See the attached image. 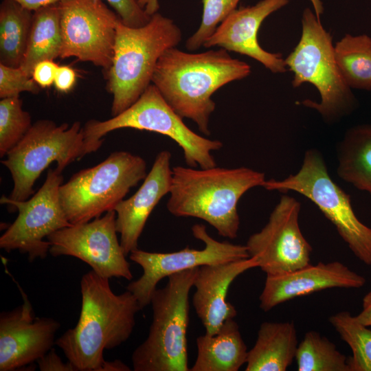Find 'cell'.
<instances>
[{
	"label": "cell",
	"mask_w": 371,
	"mask_h": 371,
	"mask_svg": "<svg viewBox=\"0 0 371 371\" xmlns=\"http://www.w3.org/2000/svg\"><path fill=\"white\" fill-rule=\"evenodd\" d=\"M181 38L179 27L158 12L139 27L126 26L119 19L111 66L104 74L106 90L113 95L112 117L140 97L151 84L159 58Z\"/></svg>",
	"instance_id": "277c9868"
},
{
	"label": "cell",
	"mask_w": 371,
	"mask_h": 371,
	"mask_svg": "<svg viewBox=\"0 0 371 371\" xmlns=\"http://www.w3.org/2000/svg\"><path fill=\"white\" fill-rule=\"evenodd\" d=\"M140 156L126 151L111 153L104 161L74 174L59 188V199L68 221L89 222L114 210L130 190L147 175Z\"/></svg>",
	"instance_id": "ba28073f"
},
{
	"label": "cell",
	"mask_w": 371,
	"mask_h": 371,
	"mask_svg": "<svg viewBox=\"0 0 371 371\" xmlns=\"http://www.w3.org/2000/svg\"><path fill=\"white\" fill-rule=\"evenodd\" d=\"M192 232L196 238L204 243L203 249L186 247L178 251L159 253L137 248L130 253V259L142 268L143 274L130 282L126 289L136 297L142 309L150 304L157 284L166 277L203 265L249 258L246 245L218 241L210 236L204 225H194Z\"/></svg>",
	"instance_id": "4fadbf2b"
},
{
	"label": "cell",
	"mask_w": 371,
	"mask_h": 371,
	"mask_svg": "<svg viewBox=\"0 0 371 371\" xmlns=\"http://www.w3.org/2000/svg\"><path fill=\"white\" fill-rule=\"evenodd\" d=\"M138 3L150 16L157 12L159 9V0H138Z\"/></svg>",
	"instance_id": "74e56055"
},
{
	"label": "cell",
	"mask_w": 371,
	"mask_h": 371,
	"mask_svg": "<svg viewBox=\"0 0 371 371\" xmlns=\"http://www.w3.org/2000/svg\"><path fill=\"white\" fill-rule=\"evenodd\" d=\"M115 10L121 21L131 27H142L150 21L148 15L139 5L138 0H106Z\"/></svg>",
	"instance_id": "1f68e13d"
},
{
	"label": "cell",
	"mask_w": 371,
	"mask_h": 371,
	"mask_svg": "<svg viewBox=\"0 0 371 371\" xmlns=\"http://www.w3.org/2000/svg\"><path fill=\"white\" fill-rule=\"evenodd\" d=\"M89 153L80 122L69 126L67 123L57 125L50 120H38L1 161L13 181L9 198L19 201L28 199L34 193L35 182L52 162L63 172Z\"/></svg>",
	"instance_id": "9c48e42d"
},
{
	"label": "cell",
	"mask_w": 371,
	"mask_h": 371,
	"mask_svg": "<svg viewBox=\"0 0 371 371\" xmlns=\"http://www.w3.org/2000/svg\"><path fill=\"white\" fill-rule=\"evenodd\" d=\"M288 3L289 0H261L254 5L236 9L218 26L203 47H219L227 52L245 55L258 61L272 73H284L287 67L282 54L265 50L258 43V32L267 16Z\"/></svg>",
	"instance_id": "e0dca14e"
},
{
	"label": "cell",
	"mask_w": 371,
	"mask_h": 371,
	"mask_svg": "<svg viewBox=\"0 0 371 371\" xmlns=\"http://www.w3.org/2000/svg\"><path fill=\"white\" fill-rule=\"evenodd\" d=\"M338 176L371 195V124L349 128L338 147Z\"/></svg>",
	"instance_id": "603a6c76"
},
{
	"label": "cell",
	"mask_w": 371,
	"mask_h": 371,
	"mask_svg": "<svg viewBox=\"0 0 371 371\" xmlns=\"http://www.w3.org/2000/svg\"><path fill=\"white\" fill-rule=\"evenodd\" d=\"M58 7L63 37L60 58L90 62L105 74L112 63L117 14L102 0H61Z\"/></svg>",
	"instance_id": "7c38bea8"
},
{
	"label": "cell",
	"mask_w": 371,
	"mask_h": 371,
	"mask_svg": "<svg viewBox=\"0 0 371 371\" xmlns=\"http://www.w3.org/2000/svg\"><path fill=\"white\" fill-rule=\"evenodd\" d=\"M300 207L295 199L282 196L265 227L247 240L249 257L267 276L286 273L310 264L312 247L300 228Z\"/></svg>",
	"instance_id": "9a60e30c"
},
{
	"label": "cell",
	"mask_w": 371,
	"mask_h": 371,
	"mask_svg": "<svg viewBox=\"0 0 371 371\" xmlns=\"http://www.w3.org/2000/svg\"><path fill=\"white\" fill-rule=\"evenodd\" d=\"M196 344L197 355L190 371H237L247 362V346L234 318L217 333L199 336Z\"/></svg>",
	"instance_id": "44dd1931"
},
{
	"label": "cell",
	"mask_w": 371,
	"mask_h": 371,
	"mask_svg": "<svg viewBox=\"0 0 371 371\" xmlns=\"http://www.w3.org/2000/svg\"><path fill=\"white\" fill-rule=\"evenodd\" d=\"M339 69L351 89L371 91V38L346 34L334 46Z\"/></svg>",
	"instance_id": "484cf974"
},
{
	"label": "cell",
	"mask_w": 371,
	"mask_h": 371,
	"mask_svg": "<svg viewBox=\"0 0 371 371\" xmlns=\"http://www.w3.org/2000/svg\"><path fill=\"white\" fill-rule=\"evenodd\" d=\"M240 0H202L203 14L197 30L186 42L190 52L203 46L218 26L236 9Z\"/></svg>",
	"instance_id": "f546056e"
},
{
	"label": "cell",
	"mask_w": 371,
	"mask_h": 371,
	"mask_svg": "<svg viewBox=\"0 0 371 371\" xmlns=\"http://www.w3.org/2000/svg\"><path fill=\"white\" fill-rule=\"evenodd\" d=\"M313 5L314 12L319 20L320 15L324 12V7L321 0H309Z\"/></svg>",
	"instance_id": "f35d334b"
},
{
	"label": "cell",
	"mask_w": 371,
	"mask_h": 371,
	"mask_svg": "<svg viewBox=\"0 0 371 371\" xmlns=\"http://www.w3.org/2000/svg\"><path fill=\"white\" fill-rule=\"evenodd\" d=\"M62 172L57 168L49 169L43 186L25 201H14L2 196L1 203L13 207L12 211L18 210L19 214L0 237L1 249L27 254L30 262L47 257L50 244L44 239L72 225L67 219L59 199Z\"/></svg>",
	"instance_id": "8fae6325"
},
{
	"label": "cell",
	"mask_w": 371,
	"mask_h": 371,
	"mask_svg": "<svg viewBox=\"0 0 371 371\" xmlns=\"http://www.w3.org/2000/svg\"><path fill=\"white\" fill-rule=\"evenodd\" d=\"M250 74L247 63L232 58L223 48L190 53L175 47L159 58L151 84L179 115L192 120L208 136L210 117L216 107L212 95Z\"/></svg>",
	"instance_id": "7a4b0ae2"
},
{
	"label": "cell",
	"mask_w": 371,
	"mask_h": 371,
	"mask_svg": "<svg viewBox=\"0 0 371 371\" xmlns=\"http://www.w3.org/2000/svg\"><path fill=\"white\" fill-rule=\"evenodd\" d=\"M23 303L0 315V371H12L37 361L55 344L60 323L38 317L26 294L19 287Z\"/></svg>",
	"instance_id": "2e32d148"
},
{
	"label": "cell",
	"mask_w": 371,
	"mask_h": 371,
	"mask_svg": "<svg viewBox=\"0 0 371 371\" xmlns=\"http://www.w3.org/2000/svg\"><path fill=\"white\" fill-rule=\"evenodd\" d=\"M329 322L351 349L349 371H371V330L348 311L333 315Z\"/></svg>",
	"instance_id": "83f0119b"
},
{
	"label": "cell",
	"mask_w": 371,
	"mask_h": 371,
	"mask_svg": "<svg viewBox=\"0 0 371 371\" xmlns=\"http://www.w3.org/2000/svg\"><path fill=\"white\" fill-rule=\"evenodd\" d=\"M297 346L293 322H263L254 346L248 351L245 370H286L295 357Z\"/></svg>",
	"instance_id": "7402d4cb"
},
{
	"label": "cell",
	"mask_w": 371,
	"mask_h": 371,
	"mask_svg": "<svg viewBox=\"0 0 371 371\" xmlns=\"http://www.w3.org/2000/svg\"><path fill=\"white\" fill-rule=\"evenodd\" d=\"M109 279L93 270L82 277L78 323L55 341L76 371L131 370L120 360L105 361L103 352L128 340L142 308L129 291L115 294Z\"/></svg>",
	"instance_id": "6da1fadb"
},
{
	"label": "cell",
	"mask_w": 371,
	"mask_h": 371,
	"mask_svg": "<svg viewBox=\"0 0 371 371\" xmlns=\"http://www.w3.org/2000/svg\"><path fill=\"white\" fill-rule=\"evenodd\" d=\"M170 161L169 151L159 153L137 192L122 200L114 210L116 229L126 256L138 248V240L150 214L160 200L170 193L172 176Z\"/></svg>",
	"instance_id": "d6986e66"
},
{
	"label": "cell",
	"mask_w": 371,
	"mask_h": 371,
	"mask_svg": "<svg viewBox=\"0 0 371 371\" xmlns=\"http://www.w3.org/2000/svg\"><path fill=\"white\" fill-rule=\"evenodd\" d=\"M262 187L280 192L293 191L311 200L334 225L354 255L371 265V228L357 218L350 196L330 178L317 150L305 153L297 173L282 180H265Z\"/></svg>",
	"instance_id": "30bf717a"
},
{
	"label": "cell",
	"mask_w": 371,
	"mask_h": 371,
	"mask_svg": "<svg viewBox=\"0 0 371 371\" xmlns=\"http://www.w3.org/2000/svg\"><path fill=\"white\" fill-rule=\"evenodd\" d=\"M199 267L168 277L166 286L156 289L150 304L153 321L146 339L133 351L135 371H189L187 330L189 294Z\"/></svg>",
	"instance_id": "5b68a950"
},
{
	"label": "cell",
	"mask_w": 371,
	"mask_h": 371,
	"mask_svg": "<svg viewBox=\"0 0 371 371\" xmlns=\"http://www.w3.org/2000/svg\"><path fill=\"white\" fill-rule=\"evenodd\" d=\"M33 12L13 0L0 5V64L21 67L30 32Z\"/></svg>",
	"instance_id": "d4e9b609"
},
{
	"label": "cell",
	"mask_w": 371,
	"mask_h": 371,
	"mask_svg": "<svg viewBox=\"0 0 371 371\" xmlns=\"http://www.w3.org/2000/svg\"><path fill=\"white\" fill-rule=\"evenodd\" d=\"M23 8L32 11H36L42 8L56 4L61 0H13Z\"/></svg>",
	"instance_id": "8d00e7d4"
},
{
	"label": "cell",
	"mask_w": 371,
	"mask_h": 371,
	"mask_svg": "<svg viewBox=\"0 0 371 371\" xmlns=\"http://www.w3.org/2000/svg\"><path fill=\"white\" fill-rule=\"evenodd\" d=\"M115 220L116 212L111 210L89 222L58 229L47 238L49 253L77 258L101 276L131 280L133 274L117 236Z\"/></svg>",
	"instance_id": "5bb4252c"
},
{
	"label": "cell",
	"mask_w": 371,
	"mask_h": 371,
	"mask_svg": "<svg viewBox=\"0 0 371 371\" xmlns=\"http://www.w3.org/2000/svg\"><path fill=\"white\" fill-rule=\"evenodd\" d=\"M41 87L19 67L0 64V98L19 96L22 92L39 93Z\"/></svg>",
	"instance_id": "4dcf8cb0"
},
{
	"label": "cell",
	"mask_w": 371,
	"mask_h": 371,
	"mask_svg": "<svg viewBox=\"0 0 371 371\" xmlns=\"http://www.w3.org/2000/svg\"><path fill=\"white\" fill-rule=\"evenodd\" d=\"M356 317L363 325L371 326V291L363 297L362 310Z\"/></svg>",
	"instance_id": "d590c367"
},
{
	"label": "cell",
	"mask_w": 371,
	"mask_h": 371,
	"mask_svg": "<svg viewBox=\"0 0 371 371\" xmlns=\"http://www.w3.org/2000/svg\"><path fill=\"white\" fill-rule=\"evenodd\" d=\"M170 198L166 207L180 217L202 219L214 227L223 237H237L240 218L237 204L252 188L262 186L263 172L247 167L195 169L172 168Z\"/></svg>",
	"instance_id": "3957f363"
},
{
	"label": "cell",
	"mask_w": 371,
	"mask_h": 371,
	"mask_svg": "<svg viewBox=\"0 0 371 371\" xmlns=\"http://www.w3.org/2000/svg\"><path fill=\"white\" fill-rule=\"evenodd\" d=\"M366 280L343 263L319 262L277 276H267L260 307L269 311L289 300L330 288H361Z\"/></svg>",
	"instance_id": "ac0fdd59"
},
{
	"label": "cell",
	"mask_w": 371,
	"mask_h": 371,
	"mask_svg": "<svg viewBox=\"0 0 371 371\" xmlns=\"http://www.w3.org/2000/svg\"><path fill=\"white\" fill-rule=\"evenodd\" d=\"M284 60L294 74L293 87L308 82L317 88L320 102L307 99L302 104L317 111L326 122H336L357 108V100L337 65L332 36L308 8L302 13L300 39Z\"/></svg>",
	"instance_id": "8992f818"
},
{
	"label": "cell",
	"mask_w": 371,
	"mask_h": 371,
	"mask_svg": "<svg viewBox=\"0 0 371 371\" xmlns=\"http://www.w3.org/2000/svg\"><path fill=\"white\" fill-rule=\"evenodd\" d=\"M19 96L1 98L0 101V157H4L32 127L29 112L22 108Z\"/></svg>",
	"instance_id": "f1b7e54d"
},
{
	"label": "cell",
	"mask_w": 371,
	"mask_h": 371,
	"mask_svg": "<svg viewBox=\"0 0 371 371\" xmlns=\"http://www.w3.org/2000/svg\"><path fill=\"white\" fill-rule=\"evenodd\" d=\"M255 267L258 262L251 257L199 267L192 304L205 333H217L226 320L236 316V308L226 300L228 289L239 275Z\"/></svg>",
	"instance_id": "ffe728a7"
},
{
	"label": "cell",
	"mask_w": 371,
	"mask_h": 371,
	"mask_svg": "<svg viewBox=\"0 0 371 371\" xmlns=\"http://www.w3.org/2000/svg\"><path fill=\"white\" fill-rule=\"evenodd\" d=\"M76 82V74L74 69L69 66H58L54 85L56 90L62 93L71 91Z\"/></svg>",
	"instance_id": "e575fe53"
},
{
	"label": "cell",
	"mask_w": 371,
	"mask_h": 371,
	"mask_svg": "<svg viewBox=\"0 0 371 371\" xmlns=\"http://www.w3.org/2000/svg\"><path fill=\"white\" fill-rule=\"evenodd\" d=\"M36 362L41 371H76L69 361L64 363L53 348Z\"/></svg>",
	"instance_id": "836d02e7"
},
{
	"label": "cell",
	"mask_w": 371,
	"mask_h": 371,
	"mask_svg": "<svg viewBox=\"0 0 371 371\" xmlns=\"http://www.w3.org/2000/svg\"><path fill=\"white\" fill-rule=\"evenodd\" d=\"M62 47L58 3L34 11L25 53L20 67L32 76L34 67L40 61L60 58Z\"/></svg>",
	"instance_id": "cb8c5ba5"
},
{
	"label": "cell",
	"mask_w": 371,
	"mask_h": 371,
	"mask_svg": "<svg viewBox=\"0 0 371 371\" xmlns=\"http://www.w3.org/2000/svg\"><path fill=\"white\" fill-rule=\"evenodd\" d=\"M295 359L299 371H349L348 358L315 330L305 334L297 346Z\"/></svg>",
	"instance_id": "4316f807"
},
{
	"label": "cell",
	"mask_w": 371,
	"mask_h": 371,
	"mask_svg": "<svg viewBox=\"0 0 371 371\" xmlns=\"http://www.w3.org/2000/svg\"><path fill=\"white\" fill-rule=\"evenodd\" d=\"M58 65L54 60H43L34 67L32 77L41 88H47L54 85Z\"/></svg>",
	"instance_id": "d6a6232c"
},
{
	"label": "cell",
	"mask_w": 371,
	"mask_h": 371,
	"mask_svg": "<svg viewBox=\"0 0 371 371\" xmlns=\"http://www.w3.org/2000/svg\"><path fill=\"white\" fill-rule=\"evenodd\" d=\"M124 128L155 132L171 138L181 148L186 164L192 168L216 166L212 152L223 146L221 141L199 135L188 128L153 84L120 114L104 121H87L83 126L85 142L92 153L95 152L101 147L104 136Z\"/></svg>",
	"instance_id": "52a82bcc"
}]
</instances>
